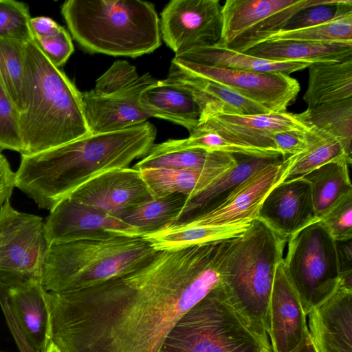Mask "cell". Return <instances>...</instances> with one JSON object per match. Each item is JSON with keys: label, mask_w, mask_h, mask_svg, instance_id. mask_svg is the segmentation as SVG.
<instances>
[{"label": "cell", "mask_w": 352, "mask_h": 352, "mask_svg": "<svg viewBox=\"0 0 352 352\" xmlns=\"http://www.w3.org/2000/svg\"><path fill=\"white\" fill-rule=\"evenodd\" d=\"M142 236L85 239L50 245L41 283L47 292L80 290L129 274L155 254Z\"/></svg>", "instance_id": "5b68a950"}, {"label": "cell", "mask_w": 352, "mask_h": 352, "mask_svg": "<svg viewBox=\"0 0 352 352\" xmlns=\"http://www.w3.org/2000/svg\"><path fill=\"white\" fill-rule=\"evenodd\" d=\"M33 39L46 58L58 68L67 62L74 50L72 38L65 28L57 35L33 36Z\"/></svg>", "instance_id": "7bdbcfd3"}, {"label": "cell", "mask_w": 352, "mask_h": 352, "mask_svg": "<svg viewBox=\"0 0 352 352\" xmlns=\"http://www.w3.org/2000/svg\"><path fill=\"white\" fill-rule=\"evenodd\" d=\"M218 0H173L160 19L161 37L175 54L218 45L222 14Z\"/></svg>", "instance_id": "8fae6325"}, {"label": "cell", "mask_w": 352, "mask_h": 352, "mask_svg": "<svg viewBox=\"0 0 352 352\" xmlns=\"http://www.w3.org/2000/svg\"><path fill=\"white\" fill-rule=\"evenodd\" d=\"M155 126L145 122L123 130L90 134L38 153L21 155L15 187L38 208L52 211L76 188L105 171L128 168L154 144Z\"/></svg>", "instance_id": "7a4b0ae2"}, {"label": "cell", "mask_w": 352, "mask_h": 352, "mask_svg": "<svg viewBox=\"0 0 352 352\" xmlns=\"http://www.w3.org/2000/svg\"><path fill=\"white\" fill-rule=\"evenodd\" d=\"M350 12H352L351 0H324L321 3L307 7L296 13L288 21L283 30L320 25Z\"/></svg>", "instance_id": "f35d334b"}, {"label": "cell", "mask_w": 352, "mask_h": 352, "mask_svg": "<svg viewBox=\"0 0 352 352\" xmlns=\"http://www.w3.org/2000/svg\"><path fill=\"white\" fill-rule=\"evenodd\" d=\"M236 164L237 159L232 154L211 152L198 147H178L165 141L153 144L134 168L206 170L230 168Z\"/></svg>", "instance_id": "cb8c5ba5"}, {"label": "cell", "mask_w": 352, "mask_h": 352, "mask_svg": "<svg viewBox=\"0 0 352 352\" xmlns=\"http://www.w3.org/2000/svg\"><path fill=\"white\" fill-rule=\"evenodd\" d=\"M12 150L23 153L19 126V115L0 83V151Z\"/></svg>", "instance_id": "ab89813d"}, {"label": "cell", "mask_w": 352, "mask_h": 352, "mask_svg": "<svg viewBox=\"0 0 352 352\" xmlns=\"http://www.w3.org/2000/svg\"><path fill=\"white\" fill-rule=\"evenodd\" d=\"M231 168L206 170L146 168L139 170L155 198L179 193L185 195L189 201Z\"/></svg>", "instance_id": "83f0119b"}, {"label": "cell", "mask_w": 352, "mask_h": 352, "mask_svg": "<svg viewBox=\"0 0 352 352\" xmlns=\"http://www.w3.org/2000/svg\"><path fill=\"white\" fill-rule=\"evenodd\" d=\"M15 172L0 151V207L10 199L15 187Z\"/></svg>", "instance_id": "7dc6e473"}, {"label": "cell", "mask_w": 352, "mask_h": 352, "mask_svg": "<svg viewBox=\"0 0 352 352\" xmlns=\"http://www.w3.org/2000/svg\"><path fill=\"white\" fill-rule=\"evenodd\" d=\"M61 14L87 52L135 58L161 45L154 4L141 0H67Z\"/></svg>", "instance_id": "277c9868"}, {"label": "cell", "mask_w": 352, "mask_h": 352, "mask_svg": "<svg viewBox=\"0 0 352 352\" xmlns=\"http://www.w3.org/2000/svg\"><path fill=\"white\" fill-rule=\"evenodd\" d=\"M45 352H61L58 347L51 341L48 344Z\"/></svg>", "instance_id": "f907efd6"}, {"label": "cell", "mask_w": 352, "mask_h": 352, "mask_svg": "<svg viewBox=\"0 0 352 352\" xmlns=\"http://www.w3.org/2000/svg\"><path fill=\"white\" fill-rule=\"evenodd\" d=\"M50 245L85 239L140 236L120 218L67 198L50 211L44 222Z\"/></svg>", "instance_id": "5bb4252c"}, {"label": "cell", "mask_w": 352, "mask_h": 352, "mask_svg": "<svg viewBox=\"0 0 352 352\" xmlns=\"http://www.w3.org/2000/svg\"><path fill=\"white\" fill-rule=\"evenodd\" d=\"M139 101L149 118L167 120L184 126L188 131L197 126L201 114L198 104L190 94L165 79L146 87Z\"/></svg>", "instance_id": "603a6c76"}, {"label": "cell", "mask_w": 352, "mask_h": 352, "mask_svg": "<svg viewBox=\"0 0 352 352\" xmlns=\"http://www.w3.org/2000/svg\"><path fill=\"white\" fill-rule=\"evenodd\" d=\"M244 53L276 62H340L352 59V43L279 41L257 44Z\"/></svg>", "instance_id": "484cf974"}, {"label": "cell", "mask_w": 352, "mask_h": 352, "mask_svg": "<svg viewBox=\"0 0 352 352\" xmlns=\"http://www.w3.org/2000/svg\"><path fill=\"white\" fill-rule=\"evenodd\" d=\"M0 306L7 325L20 352H38L26 340L19 327L8 302L6 289L0 283Z\"/></svg>", "instance_id": "f6af8a7d"}, {"label": "cell", "mask_w": 352, "mask_h": 352, "mask_svg": "<svg viewBox=\"0 0 352 352\" xmlns=\"http://www.w3.org/2000/svg\"><path fill=\"white\" fill-rule=\"evenodd\" d=\"M67 198L119 218L126 211L155 197L140 171L128 167L94 177Z\"/></svg>", "instance_id": "2e32d148"}, {"label": "cell", "mask_w": 352, "mask_h": 352, "mask_svg": "<svg viewBox=\"0 0 352 352\" xmlns=\"http://www.w3.org/2000/svg\"><path fill=\"white\" fill-rule=\"evenodd\" d=\"M279 41L352 43V12L320 25L293 30H280L261 43Z\"/></svg>", "instance_id": "d590c367"}, {"label": "cell", "mask_w": 352, "mask_h": 352, "mask_svg": "<svg viewBox=\"0 0 352 352\" xmlns=\"http://www.w3.org/2000/svg\"><path fill=\"white\" fill-rule=\"evenodd\" d=\"M24 65L28 99L19 115L21 155L38 153L90 135L81 92L34 39L24 45Z\"/></svg>", "instance_id": "3957f363"}, {"label": "cell", "mask_w": 352, "mask_h": 352, "mask_svg": "<svg viewBox=\"0 0 352 352\" xmlns=\"http://www.w3.org/2000/svg\"><path fill=\"white\" fill-rule=\"evenodd\" d=\"M283 262L307 316L340 285L336 242L319 221L288 239Z\"/></svg>", "instance_id": "ba28073f"}, {"label": "cell", "mask_w": 352, "mask_h": 352, "mask_svg": "<svg viewBox=\"0 0 352 352\" xmlns=\"http://www.w3.org/2000/svg\"><path fill=\"white\" fill-rule=\"evenodd\" d=\"M186 201L187 197L179 193L155 197L126 211L119 218L143 236L177 223Z\"/></svg>", "instance_id": "1f68e13d"}, {"label": "cell", "mask_w": 352, "mask_h": 352, "mask_svg": "<svg viewBox=\"0 0 352 352\" xmlns=\"http://www.w3.org/2000/svg\"><path fill=\"white\" fill-rule=\"evenodd\" d=\"M308 69V86L303 96L307 109L352 100V59L313 63Z\"/></svg>", "instance_id": "d4e9b609"}, {"label": "cell", "mask_w": 352, "mask_h": 352, "mask_svg": "<svg viewBox=\"0 0 352 352\" xmlns=\"http://www.w3.org/2000/svg\"><path fill=\"white\" fill-rule=\"evenodd\" d=\"M349 165L346 160L333 161L302 177L310 184L318 221L343 197L352 193Z\"/></svg>", "instance_id": "f546056e"}, {"label": "cell", "mask_w": 352, "mask_h": 352, "mask_svg": "<svg viewBox=\"0 0 352 352\" xmlns=\"http://www.w3.org/2000/svg\"><path fill=\"white\" fill-rule=\"evenodd\" d=\"M197 124L215 131L236 143L268 151L282 157L272 135L291 130H306L310 126L300 113L287 111L239 115L222 112H201Z\"/></svg>", "instance_id": "9a60e30c"}, {"label": "cell", "mask_w": 352, "mask_h": 352, "mask_svg": "<svg viewBox=\"0 0 352 352\" xmlns=\"http://www.w3.org/2000/svg\"><path fill=\"white\" fill-rule=\"evenodd\" d=\"M309 126L320 130L338 140L351 157L352 100L300 113Z\"/></svg>", "instance_id": "e575fe53"}, {"label": "cell", "mask_w": 352, "mask_h": 352, "mask_svg": "<svg viewBox=\"0 0 352 352\" xmlns=\"http://www.w3.org/2000/svg\"><path fill=\"white\" fill-rule=\"evenodd\" d=\"M234 239L157 250L144 265L98 285L47 292L61 352H161L179 320L224 285Z\"/></svg>", "instance_id": "6da1fadb"}, {"label": "cell", "mask_w": 352, "mask_h": 352, "mask_svg": "<svg viewBox=\"0 0 352 352\" xmlns=\"http://www.w3.org/2000/svg\"><path fill=\"white\" fill-rule=\"evenodd\" d=\"M309 126L306 130H291L272 135L274 145L283 159L297 155L307 147L313 133V128Z\"/></svg>", "instance_id": "ee69618b"}, {"label": "cell", "mask_w": 352, "mask_h": 352, "mask_svg": "<svg viewBox=\"0 0 352 352\" xmlns=\"http://www.w3.org/2000/svg\"><path fill=\"white\" fill-rule=\"evenodd\" d=\"M257 219L287 241L318 221L309 182L300 177L278 183L263 201Z\"/></svg>", "instance_id": "ac0fdd59"}, {"label": "cell", "mask_w": 352, "mask_h": 352, "mask_svg": "<svg viewBox=\"0 0 352 352\" xmlns=\"http://www.w3.org/2000/svg\"><path fill=\"white\" fill-rule=\"evenodd\" d=\"M28 6L14 0H0V36L26 43L33 39Z\"/></svg>", "instance_id": "74e56055"}, {"label": "cell", "mask_w": 352, "mask_h": 352, "mask_svg": "<svg viewBox=\"0 0 352 352\" xmlns=\"http://www.w3.org/2000/svg\"><path fill=\"white\" fill-rule=\"evenodd\" d=\"M289 352H318L308 329L298 344Z\"/></svg>", "instance_id": "681fc988"}, {"label": "cell", "mask_w": 352, "mask_h": 352, "mask_svg": "<svg viewBox=\"0 0 352 352\" xmlns=\"http://www.w3.org/2000/svg\"><path fill=\"white\" fill-rule=\"evenodd\" d=\"M189 72L226 87L270 113L287 111L300 89L290 75L275 72H256L197 64L173 58Z\"/></svg>", "instance_id": "7c38bea8"}, {"label": "cell", "mask_w": 352, "mask_h": 352, "mask_svg": "<svg viewBox=\"0 0 352 352\" xmlns=\"http://www.w3.org/2000/svg\"><path fill=\"white\" fill-rule=\"evenodd\" d=\"M161 352H273L236 310L223 286L212 291L175 324Z\"/></svg>", "instance_id": "52a82bcc"}, {"label": "cell", "mask_w": 352, "mask_h": 352, "mask_svg": "<svg viewBox=\"0 0 352 352\" xmlns=\"http://www.w3.org/2000/svg\"><path fill=\"white\" fill-rule=\"evenodd\" d=\"M138 78L135 66L126 60H117L96 80L93 90L100 95H109L127 87Z\"/></svg>", "instance_id": "b9f144b4"}, {"label": "cell", "mask_w": 352, "mask_h": 352, "mask_svg": "<svg viewBox=\"0 0 352 352\" xmlns=\"http://www.w3.org/2000/svg\"><path fill=\"white\" fill-rule=\"evenodd\" d=\"M189 133L190 135L187 138L168 140L166 142L175 146L198 147L211 152H221L234 155L265 158L280 157L266 151L236 143L201 125L197 124Z\"/></svg>", "instance_id": "8d00e7d4"}, {"label": "cell", "mask_w": 352, "mask_h": 352, "mask_svg": "<svg viewBox=\"0 0 352 352\" xmlns=\"http://www.w3.org/2000/svg\"><path fill=\"white\" fill-rule=\"evenodd\" d=\"M29 24L33 36H53L59 34L64 28L47 16L30 18Z\"/></svg>", "instance_id": "c3c4849f"}, {"label": "cell", "mask_w": 352, "mask_h": 352, "mask_svg": "<svg viewBox=\"0 0 352 352\" xmlns=\"http://www.w3.org/2000/svg\"><path fill=\"white\" fill-rule=\"evenodd\" d=\"M25 43L0 36V83L19 115L24 111L28 99Z\"/></svg>", "instance_id": "836d02e7"}, {"label": "cell", "mask_w": 352, "mask_h": 352, "mask_svg": "<svg viewBox=\"0 0 352 352\" xmlns=\"http://www.w3.org/2000/svg\"><path fill=\"white\" fill-rule=\"evenodd\" d=\"M157 80L145 73L122 89L100 95L94 90L81 92L85 120L91 134L118 131L149 118L140 104L142 92Z\"/></svg>", "instance_id": "e0dca14e"}, {"label": "cell", "mask_w": 352, "mask_h": 352, "mask_svg": "<svg viewBox=\"0 0 352 352\" xmlns=\"http://www.w3.org/2000/svg\"><path fill=\"white\" fill-rule=\"evenodd\" d=\"M165 80L190 94L198 104L201 112L239 115L270 113L265 107L234 91L189 72L173 60Z\"/></svg>", "instance_id": "7402d4cb"}, {"label": "cell", "mask_w": 352, "mask_h": 352, "mask_svg": "<svg viewBox=\"0 0 352 352\" xmlns=\"http://www.w3.org/2000/svg\"><path fill=\"white\" fill-rule=\"evenodd\" d=\"M174 58L208 66L256 72L283 73L287 75L305 69L311 64L272 61L233 51L218 45L195 48L175 56Z\"/></svg>", "instance_id": "4316f807"}, {"label": "cell", "mask_w": 352, "mask_h": 352, "mask_svg": "<svg viewBox=\"0 0 352 352\" xmlns=\"http://www.w3.org/2000/svg\"><path fill=\"white\" fill-rule=\"evenodd\" d=\"M251 222L217 227H192L177 223L142 237L148 240L155 250H173L239 236Z\"/></svg>", "instance_id": "4dcf8cb0"}, {"label": "cell", "mask_w": 352, "mask_h": 352, "mask_svg": "<svg viewBox=\"0 0 352 352\" xmlns=\"http://www.w3.org/2000/svg\"><path fill=\"white\" fill-rule=\"evenodd\" d=\"M5 287L10 310L25 338L37 351L45 352L52 341L47 292L41 282Z\"/></svg>", "instance_id": "44dd1931"}, {"label": "cell", "mask_w": 352, "mask_h": 352, "mask_svg": "<svg viewBox=\"0 0 352 352\" xmlns=\"http://www.w3.org/2000/svg\"><path fill=\"white\" fill-rule=\"evenodd\" d=\"M307 147L301 153L288 157L290 166L285 180L300 178L329 162L346 160L351 164L342 143L336 138L313 126Z\"/></svg>", "instance_id": "d6a6232c"}, {"label": "cell", "mask_w": 352, "mask_h": 352, "mask_svg": "<svg viewBox=\"0 0 352 352\" xmlns=\"http://www.w3.org/2000/svg\"><path fill=\"white\" fill-rule=\"evenodd\" d=\"M286 241L287 239L256 219L239 236L226 263L224 287L231 303L267 340V309Z\"/></svg>", "instance_id": "8992f818"}, {"label": "cell", "mask_w": 352, "mask_h": 352, "mask_svg": "<svg viewBox=\"0 0 352 352\" xmlns=\"http://www.w3.org/2000/svg\"><path fill=\"white\" fill-rule=\"evenodd\" d=\"M336 242L340 271V285L352 289V239Z\"/></svg>", "instance_id": "bcb514c9"}, {"label": "cell", "mask_w": 352, "mask_h": 352, "mask_svg": "<svg viewBox=\"0 0 352 352\" xmlns=\"http://www.w3.org/2000/svg\"><path fill=\"white\" fill-rule=\"evenodd\" d=\"M319 221L336 241L352 239V193L343 197Z\"/></svg>", "instance_id": "60d3db41"}, {"label": "cell", "mask_w": 352, "mask_h": 352, "mask_svg": "<svg viewBox=\"0 0 352 352\" xmlns=\"http://www.w3.org/2000/svg\"><path fill=\"white\" fill-rule=\"evenodd\" d=\"M289 166V157L269 164L239 184L214 208L179 223L192 227H217L252 221L257 219L267 193L285 179Z\"/></svg>", "instance_id": "4fadbf2b"}, {"label": "cell", "mask_w": 352, "mask_h": 352, "mask_svg": "<svg viewBox=\"0 0 352 352\" xmlns=\"http://www.w3.org/2000/svg\"><path fill=\"white\" fill-rule=\"evenodd\" d=\"M307 316L318 352H352V289L339 285Z\"/></svg>", "instance_id": "ffe728a7"}, {"label": "cell", "mask_w": 352, "mask_h": 352, "mask_svg": "<svg viewBox=\"0 0 352 352\" xmlns=\"http://www.w3.org/2000/svg\"><path fill=\"white\" fill-rule=\"evenodd\" d=\"M324 0H227L221 7L218 45L244 53L283 29L302 10Z\"/></svg>", "instance_id": "30bf717a"}, {"label": "cell", "mask_w": 352, "mask_h": 352, "mask_svg": "<svg viewBox=\"0 0 352 352\" xmlns=\"http://www.w3.org/2000/svg\"><path fill=\"white\" fill-rule=\"evenodd\" d=\"M50 245L38 216L0 207V283L11 288L41 282Z\"/></svg>", "instance_id": "9c48e42d"}, {"label": "cell", "mask_w": 352, "mask_h": 352, "mask_svg": "<svg viewBox=\"0 0 352 352\" xmlns=\"http://www.w3.org/2000/svg\"><path fill=\"white\" fill-rule=\"evenodd\" d=\"M283 261L276 270L267 315V331L273 352H289L308 329L307 314Z\"/></svg>", "instance_id": "d6986e66"}, {"label": "cell", "mask_w": 352, "mask_h": 352, "mask_svg": "<svg viewBox=\"0 0 352 352\" xmlns=\"http://www.w3.org/2000/svg\"><path fill=\"white\" fill-rule=\"evenodd\" d=\"M236 157L237 164L234 167L227 171L201 193L186 201L177 223L214 208L254 172L281 158V157L265 158L246 155H236Z\"/></svg>", "instance_id": "f1b7e54d"}]
</instances>
